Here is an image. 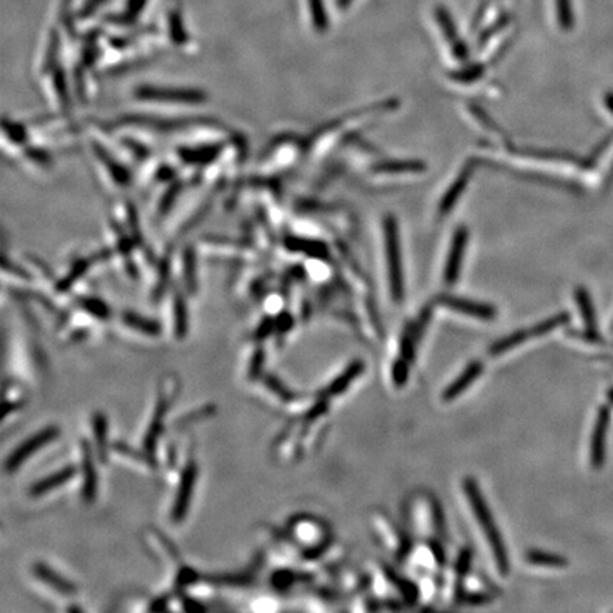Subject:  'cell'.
Segmentation results:
<instances>
[{"label": "cell", "mask_w": 613, "mask_h": 613, "mask_svg": "<svg viewBox=\"0 0 613 613\" xmlns=\"http://www.w3.org/2000/svg\"><path fill=\"white\" fill-rule=\"evenodd\" d=\"M195 578H196V574L194 571H191V569H182L180 574H179L178 582L180 585H186V583H191L192 581H195Z\"/></svg>", "instance_id": "obj_57"}, {"label": "cell", "mask_w": 613, "mask_h": 613, "mask_svg": "<svg viewBox=\"0 0 613 613\" xmlns=\"http://www.w3.org/2000/svg\"><path fill=\"white\" fill-rule=\"evenodd\" d=\"M168 32L169 39L176 46H183L188 41V32L185 29L183 16L179 9H172L168 13Z\"/></svg>", "instance_id": "obj_26"}, {"label": "cell", "mask_w": 613, "mask_h": 613, "mask_svg": "<svg viewBox=\"0 0 613 613\" xmlns=\"http://www.w3.org/2000/svg\"><path fill=\"white\" fill-rule=\"evenodd\" d=\"M296 581V575L290 571H279L272 576V585L277 590H287Z\"/></svg>", "instance_id": "obj_45"}, {"label": "cell", "mask_w": 613, "mask_h": 613, "mask_svg": "<svg viewBox=\"0 0 613 613\" xmlns=\"http://www.w3.org/2000/svg\"><path fill=\"white\" fill-rule=\"evenodd\" d=\"M93 428L95 437V449L100 462L105 463L109 458V424L102 413H95L93 417Z\"/></svg>", "instance_id": "obj_21"}, {"label": "cell", "mask_w": 613, "mask_h": 613, "mask_svg": "<svg viewBox=\"0 0 613 613\" xmlns=\"http://www.w3.org/2000/svg\"><path fill=\"white\" fill-rule=\"evenodd\" d=\"M264 361H265V352L258 346V348L254 351L252 359H250V366H249V378L256 381L261 377V372L264 368Z\"/></svg>", "instance_id": "obj_41"}, {"label": "cell", "mask_w": 613, "mask_h": 613, "mask_svg": "<svg viewBox=\"0 0 613 613\" xmlns=\"http://www.w3.org/2000/svg\"><path fill=\"white\" fill-rule=\"evenodd\" d=\"M364 369H365V364L362 361H355L352 364H350V366L346 368L338 378H335L330 384V386L324 390L323 396L331 397V396L345 392L346 389H348V386L362 374Z\"/></svg>", "instance_id": "obj_16"}, {"label": "cell", "mask_w": 613, "mask_h": 613, "mask_svg": "<svg viewBox=\"0 0 613 613\" xmlns=\"http://www.w3.org/2000/svg\"><path fill=\"white\" fill-rule=\"evenodd\" d=\"M3 134L10 140L15 145H26L29 141V135L26 128L15 121H10L8 118L3 120Z\"/></svg>", "instance_id": "obj_35"}, {"label": "cell", "mask_w": 613, "mask_h": 613, "mask_svg": "<svg viewBox=\"0 0 613 613\" xmlns=\"http://www.w3.org/2000/svg\"><path fill=\"white\" fill-rule=\"evenodd\" d=\"M384 232H385L392 299L396 303H401L405 296V281H404V269H402L401 242H399V229H397V222L392 215L385 218Z\"/></svg>", "instance_id": "obj_2"}, {"label": "cell", "mask_w": 613, "mask_h": 613, "mask_svg": "<svg viewBox=\"0 0 613 613\" xmlns=\"http://www.w3.org/2000/svg\"><path fill=\"white\" fill-rule=\"evenodd\" d=\"M571 321V314L569 312H559L556 315H552L551 318L544 319V321L538 323L536 327L529 328L532 337H544L551 334L552 331H555L559 327H564Z\"/></svg>", "instance_id": "obj_28"}, {"label": "cell", "mask_w": 613, "mask_h": 613, "mask_svg": "<svg viewBox=\"0 0 613 613\" xmlns=\"http://www.w3.org/2000/svg\"><path fill=\"white\" fill-rule=\"evenodd\" d=\"M417 337L415 334V327L413 324L408 326L404 335H402V341H401V354L402 358L412 362L415 358V351H416V342H417Z\"/></svg>", "instance_id": "obj_38"}, {"label": "cell", "mask_w": 613, "mask_h": 613, "mask_svg": "<svg viewBox=\"0 0 613 613\" xmlns=\"http://www.w3.org/2000/svg\"><path fill=\"white\" fill-rule=\"evenodd\" d=\"M510 21V16L509 15H504V16H501L493 26L491 28H489L483 35H482V37H480V40H478V44L480 46H483V44H486L487 43V40L491 37V36H494L498 30H501V29H504L505 26H507V23Z\"/></svg>", "instance_id": "obj_47"}, {"label": "cell", "mask_w": 613, "mask_h": 613, "mask_svg": "<svg viewBox=\"0 0 613 613\" xmlns=\"http://www.w3.org/2000/svg\"><path fill=\"white\" fill-rule=\"evenodd\" d=\"M558 9V20L565 30L571 29L574 26V15L571 8V0H556Z\"/></svg>", "instance_id": "obj_40"}, {"label": "cell", "mask_w": 613, "mask_h": 613, "mask_svg": "<svg viewBox=\"0 0 613 613\" xmlns=\"http://www.w3.org/2000/svg\"><path fill=\"white\" fill-rule=\"evenodd\" d=\"M104 3H106V0H88V2L83 6L82 12L78 13V16L82 17V19L90 17V16H91L93 13H95V10H97L100 6H102Z\"/></svg>", "instance_id": "obj_53"}, {"label": "cell", "mask_w": 613, "mask_h": 613, "mask_svg": "<svg viewBox=\"0 0 613 613\" xmlns=\"http://www.w3.org/2000/svg\"><path fill=\"white\" fill-rule=\"evenodd\" d=\"M607 397H609V401H610V404H613V388L607 390Z\"/></svg>", "instance_id": "obj_60"}, {"label": "cell", "mask_w": 613, "mask_h": 613, "mask_svg": "<svg viewBox=\"0 0 613 613\" xmlns=\"http://www.w3.org/2000/svg\"><path fill=\"white\" fill-rule=\"evenodd\" d=\"M436 20H437V23L440 26L443 35L450 41V44H455V43H458L460 40V37L458 35L456 24L453 23L451 16L449 15V12L444 8H437L436 9Z\"/></svg>", "instance_id": "obj_32"}, {"label": "cell", "mask_w": 613, "mask_h": 613, "mask_svg": "<svg viewBox=\"0 0 613 613\" xmlns=\"http://www.w3.org/2000/svg\"><path fill=\"white\" fill-rule=\"evenodd\" d=\"M265 384H267V386L279 396V397H281L283 401H290V399H292V393L287 389V388H284L283 386V384L276 378V377H269L267 379H265Z\"/></svg>", "instance_id": "obj_50"}, {"label": "cell", "mask_w": 613, "mask_h": 613, "mask_svg": "<svg viewBox=\"0 0 613 613\" xmlns=\"http://www.w3.org/2000/svg\"><path fill=\"white\" fill-rule=\"evenodd\" d=\"M59 50H60V35H59V32L53 30L50 35L48 47L46 51L43 71H50V70L56 68L55 66H56V57L59 56Z\"/></svg>", "instance_id": "obj_37"}, {"label": "cell", "mask_w": 613, "mask_h": 613, "mask_svg": "<svg viewBox=\"0 0 613 613\" xmlns=\"http://www.w3.org/2000/svg\"><path fill=\"white\" fill-rule=\"evenodd\" d=\"M33 571H35V574L37 575L39 579L46 582L48 586H51V588L56 590L57 592H60L63 595H73V594H75L74 585L70 583L68 581H66L59 574H56L50 567H47L44 564H36Z\"/></svg>", "instance_id": "obj_19"}, {"label": "cell", "mask_w": 613, "mask_h": 613, "mask_svg": "<svg viewBox=\"0 0 613 613\" xmlns=\"http://www.w3.org/2000/svg\"><path fill=\"white\" fill-rule=\"evenodd\" d=\"M274 331H276V318L265 317L256 330V338L263 341L264 338H267Z\"/></svg>", "instance_id": "obj_49"}, {"label": "cell", "mask_w": 613, "mask_h": 613, "mask_svg": "<svg viewBox=\"0 0 613 613\" xmlns=\"http://www.w3.org/2000/svg\"><path fill=\"white\" fill-rule=\"evenodd\" d=\"M426 164L422 161H385L374 167L375 173H422Z\"/></svg>", "instance_id": "obj_22"}, {"label": "cell", "mask_w": 613, "mask_h": 613, "mask_svg": "<svg viewBox=\"0 0 613 613\" xmlns=\"http://www.w3.org/2000/svg\"><path fill=\"white\" fill-rule=\"evenodd\" d=\"M527 563L538 567H552V568H563L568 565V559L563 555L540 551V549H531L525 555Z\"/></svg>", "instance_id": "obj_24"}, {"label": "cell", "mask_w": 613, "mask_h": 613, "mask_svg": "<svg viewBox=\"0 0 613 613\" xmlns=\"http://www.w3.org/2000/svg\"><path fill=\"white\" fill-rule=\"evenodd\" d=\"M196 477H198V466L195 462H189L182 471L179 489L172 509V518L175 522H180L186 517V514H188L192 493L196 483Z\"/></svg>", "instance_id": "obj_7"}, {"label": "cell", "mask_w": 613, "mask_h": 613, "mask_svg": "<svg viewBox=\"0 0 613 613\" xmlns=\"http://www.w3.org/2000/svg\"><path fill=\"white\" fill-rule=\"evenodd\" d=\"M292 327H294V317L290 312L284 311L276 317V332L280 335H285Z\"/></svg>", "instance_id": "obj_46"}, {"label": "cell", "mask_w": 613, "mask_h": 613, "mask_svg": "<svg viewBox=\"0 0 613 613\" xmlns=\"http://www.w3.org/2000/svg\"><path fill=\"white\" fill-rule=\"evenodd\" d=\"M409 370H411V362L401 358L395 361L393 368H392V379L393 384L396 385V388H402L409 378Z\"/></svg>", "instance_id": "obj_39"}, {"label": "cell", "mask_w": 613, "mask_h": 613, "mask_svg": "<svg viewBox=\"0 0 613 613\" xmlns=\"http://www.w3.org/2000/svg\"><path fill=\"white\" fill-rule=\"evenodd\" d=\"M529 337H532L531 330H529V331H527V330H518V331H516V332H513V334H510V335H507V337H504V338L496 341V342L490 346L489 352H490L491 357L502 355V354H505L507 351H510V350L517 348L518 345L527 342V339H528Z\"/></svg>", "instance_id": "obj_23"}, {"label": "cell", "mask_w": 613, "mask_h": 613, "mask_svg": "<svg viewBox=\"0 0 613 613\" xmlns=\"http://www.w3.org/2000/svg\"><path fill=\"white\" fill-rule=\"evenodd\" d=\"M135 98L141 101H159L173 104H202L206 101V94L196 88H175V87H156L142 86L135 90Z\"/></svg>", "instance_id": "obj_3"}, {"label": "cell", "mask_w": 613, "mask_h": 613, "mask_svg": "<svg viewBox=\"0 0 613 613\" xmlns=\"http://www.w3.org/2000/svg\"><path fill=\"white\" fill-rule=\"evenodd\" d=\"M484 74V67L482 64H471L463 70L451 73L450 77L453 78V82L458 83H463V84H470L477 82V79Z\"/></svg>", "instance_id": "obj_36"}, {"label": "cell", "mask_w": 613, "mask_h": 613, "mask_svg": "<svg viewBox=\"0 0 613 613\" xmlns=\"http://www.w3.org/2000/svg\"><path fill=\"white\" fill-rule=\"evenodd\" d=\"M78 307L84 310L86 312L91 314L93 317H97L98 319H109L110 317V308L102 300L95 297H79L77 300Z\"/></svg>", "instance_id": "obj_30"}, {"label": "cell", "mask_w": 613, "mask_h": 613, "mask_svg": "<svg viewBox=\"0 0 613 613\" xmlns=\"http://www.w3.org/2000/svg\"><path fill=\"white\" fill-rule=\"evenodd\" d=\"M440 305L458 311L478 319H484V321H491V319L496 318L497 311L493 305L490 304H484V303H478V301H473V300H464V299H459V297H453V296H440L436 300Z\"/></svg>", "instance_id": "obj_9"}, {"label": "cell", "mask_w": 613, "mask_h": 613, "mask_svg": "<svg viewBox=\"0 0 613 613\" xmlns=\"http://www.w3.org/2000/svg\"><path fill=\"white\" fill-rule=\"evenodd\" d=\"M431 551L433 552V555H435L439 565H444L446 564V554H444L443 545H440V543L431 541Z\"/></svg>", "instance_id": "obj_55"}, {"label": "cell", "mask_w": 613, "mask_h": 613, "mask_svg": "<svg viewBox=\"0 0 613 613\" xmlns=\"http://www.w3.org/2000/svg\"><path fill=\"white\" fill-rule=\"evenodd\" d=\"M453 56H455L460 62H466L469 59V47L463 40H459L458 43L451 44Z\"/></svg>", "instance_id": "obj_52"}, {"label": "cell", "mask_w": 613, "mask_h": 613, "mask_svg": "<svg viewBox=\"0 0 613 613\" xmlns=\"http://www.w3.org/2000/svg\"><path fill=\"white\" fill-rule=\"evenodd\" d=\"M471 559H473V554H471V551L469 548H464L459 554L458 561H456V567H455L456 575H458L459 579L464 578L469 574L470 567H471Z\"/></svg>", "instance_id": "obj_43"}, {"label": "cell", "mask_w": 613, "mask_h": 613, "mask_svg": "<svg viewBox=\"0 0 613 613\" xmlns=\"http://www.w3.org/2000/svg\"><path fill=\"white\" fill-rule=\"evenodd\" d=\"M82 449H83L82 464H83V474H84L83 497H84L86 502L90 504L95 500V496H97V471L94 467L91 447L86 440L82 443Z\"/></svg>", "instance_id": "obj_14"}, {"label": "cell", "mask_w": 613, "mask_h": 613, "mask_svg": "<svg viewBox=\"0 0 613 613\" xmlns=\"http://www.w3.org/2000/svg\"><path fill=\"white\" fill-rule=\"evenodd\" d=\"M168 384L164 385L162 392H161V399L158 401L153 417H152V423L148 429V433L144 439V447H145V455L149 459V462H153V456H155V450H156V442L162 433V424H164V416L171 405V399L176 396L178 392V382L175 378H168L167 379Z\"/></svg>", "instance_id": "obj_4"}, {"label": "cell", "mask_w": 613, "mask_h": 613, "mask_svg": "<svg viewBox=\"0 0 613 613\" xmlns=\"http://www.w3.org/2000/svg\"><path fill=\"white\" fill-rule=\"evenodd\" d=\"M467 242H469V230L466 226H460L455 232V234H453L450 252L447 256V263H446V269H444V281L449 285L455 284L459 280L462 261H463Z\"/></svg>", "instance_id": "obj_8"}, {"label": "cell", "mask_w": 613, "mask_h": 613, "mask_svg": "<svg viewBox=\"0 0 613 613\" xmlns=\"http://www.w3.org/2000/svg\"><path fill=\"white\" fill-rule=\"evenodd\" d=\"M182 272H183V280L185 287L189 292H195L198 288V279H196V256L195 249L185 247L183 256H182Z\"/></svg>", "instance_id": "obj_25"}, {"label": "cell", "mask_w": 613, "mask_h": 613, "mask_svg": "<svg viewBox=\"0 0 613 613\" xmlns=\"http://www.w3.org/2000/svg\"><path fill=\"white\" fill-rule=\"evenodd\" d=\"M605 102H606V106L609 109V111H610L612 115H613V93L606 94V97H605Z\"/></svg>", "instance_id": "obj_58"}, {"label": "cell", "mask_w": 613, "mask_h": 613, "mask_svg": "<svg viewBox=\"0 0 613 613\" xmlns=\"http://www.w3.org/2000/svg\"><path fill=\"white\" fill-rule=\"evenodd\" d=\"M93 149L101 165H104L105 172L109 173V176L114 180V183L121 186V188H126V186L131 183L129 171L122 164H120L117 159H114L100 144L93 142Z\"/></svg>", "instance_id": "obj_13"}, {"label": "cell", "mask_w": 613, "mask_h": 613, "mask_svg": "<svg viewBox=\"0 0 613 613\" xmlns=\"http://www.w3.org/2000/svg\"><path fill=\"white\" fill-rule=\"evenodd\" d=\"M350 3H351V0H337V6L339 9H346L350 6Z\"/></svg>", "instance_id": "obj_59"}, {"label": "cell", "mask_w": 613, "mask_h": 613, "mask_svg": "<svg viewBox=\"0 0 613 613\" xmlns=\"http://www.w3.org/2000/svg\"><path fill=\"white\" fill-rule=\"evenodd\" d=\"M483 372V362L482 361H473L463 372L453 381L442 393V399L444 402H451L462 395Z\"/></svg>", "instance_id": "obj_11"}, {"label": "cell", "mask_w": 613, "mask_h": 613, "mask_svg": "<svg viewBox=\"0 0 613 613\" xmlns=\"http://www.w3.org/2000/svg\"><path fill=\"white\" fill-rule=\"evenodd\" d=\"M575 301L579 307V311L582 314L583 323L586 327V331L590 332H595L598 334V323H596V312L594 308V303L592 299L590 296V292L586 291V288L583 287H578L575 290Z\"/></svg>", "instance_id": "obj_17"}, {"label": "cell", "mask_w": 613, "mask_h": 613, "mask_svg": "<svg viewBox=\"0 0 613 613\" xmlns=\"http://www.w3.org/2000/svg\"><path fill=\"white\" fill-rule=\"evenodd\" d=\"M173 317H175V335L176 338H185L188 332V308L180 292H176L173 297Z\"/></svg>", "instance_id": "obj_27"}, {"label": "cell", "mask_w": 613, "mask_h": 613, "mask_svg": "<svg viewBox=\"0 0 613 613\" xmlns=\"http://www.w3.org/2000/svg\"><path fill=\"white\" fill-rule=\"evenodd\" d=\"M470 110H471L473 115H474L480 122H482L486 128H489L490 131H494V132H501V128L497 126V124L489 117V114H486L482 109H480L478 105H470Z\"/></svg>", "instance_id": "obj_48"}, {"label": "cell", "mask_w": 613, "mask_h": 613, "mask_svg": "<svg viewBox=\"0 0 613 613\" xmlns=\"http://www.w3.org/2000/svg\"><path fill=\"white\" fill-rule=\"evenodd\" d=\"M179 191H180V183H175V185L171 186L169 191H167V194L162 196L161 202H159L158 213H159V211H161V213H167V211L171 209V206L173 205L175 199H176L178 195H179Z\"/></svg>", "instance_id": "obj_44"}, {"label": "cell", "mask_w": 613, "mask_h": 613, "mask_svg": "<svg viewBox=\"0 0 613 613\" xmlns=\"http://www.w3.org/2000/svg\"><path fill=\"white\" fill-rule=\"evenodd\" d=\"M26 158H28L29 161H32L33 164L40 165V167H48L51 164V156L48 155V152L44 149H40L37 147H35V148L30 147V148L26 149Z\"/></svg>", "instance_id": "obj_42"}, {"label": "cell", "mask_w": 613, "mask_h": 613, "mask_svg": "<svg viewBox=\"0 0 613 613\" xmlns=\"http://www.w3.org/2000/svg\"><path fill=\"white\" fill-rule=\"evenodd\" d=\"M53 88H55L56 97L62 105L63 110H67L70 106V98H68V86H67V79H66V74L63 71L62 67H56L55 71H53Z\"/></svg>", "instance_id": "obj_31"}, {"label": "cell", "mask_w": 613, "mask_h": 613, "mask_svg": "<svg viewBox=\"0 0 613 613\" xmlns=\"http://www.w3.org/2000/svg\"><path fill=\"white\" fill-rule=\"evenodd\" d=\"M612 331H613V323H612Z\"/></svg>", "instance_id": "obj_61"}, {"label": "cell", "mask_w": 613, "mask_h": 613, "mask_svg": "<svg viewBox=\"0 0 613 613\" xmlns=\"http://www.w3.org/2000/svg\"><path fill=\"white\" fill-rule=\"evenodd\" d=\"M148 0H128L126 3V12L124 15H114V16H109L106 20L111 21L113 24H121V26H129L134 23L141 13L144 12L145 6H147Z\"/></svg>", "instance_id": "obj_29"}, {"label": "cell", "mask_w": 613, "mask_h": 613, "mask_svg": "<svg viewBox=\"0 0 613 613\" xmlns=\"http://www.w3.org/2000/svg\"><path fill=\"white\" fill-rule=\"evenodd\" d=\"M459 599L463 601L464 603H471V605H483L487 603L489 601V598L483 594H466V592H460Z\"/></svg>", "instance_id": "obj_51"}, {"label": "cell", "mask_w": 613, "mask_h": 613, "mask_svg": "<svg viewBox=\"0 0 613 613\" xmlns=\"http://www.w3.org/2000/svg\"><path fill=\"white\" fill-rule=\"evenodd\" d=\"M121 319L126 327L135 330L138 332H142L145 335H149V337H158V335H161V332H162L161 326H159L156 321H153V319L145 318V317L135 314V312H131V311L122 312Z\"/></svg>", "instance_id": "obj_20"}, {"label": "cell", "mask_w": 613, "mask_h": 613, "mask_svg": "<svg viewBox=\"0 0 613 613\" xmlns=\"http://www.w3.org/2000/svg\"><path fill=\"white\" fill-rule=\"evenodd\" d=\"M327 409H328V404H327V401H321V402H318L307 415H305V420L308 419V422H311V420H314V419H317V417H319V416H323L326 412H327Z\"/></svg>", "instance_id": "obj_54"}, {"label": "cell", "mask_w": 613, "mask_h": 613, "mask_svg": "<svg viewBox=\"0 0 613 613\" xmlns=\"http://www.w3.org/2000/svg\"><path fill=\"white\" fill-rule=\"evenodd\" d=\"M74 474H75V469L74 467H66V469H63V470H60V471H57L55 474L48 475L47 478L40 480L39 483H36L32 487L30 494L36 496V497L47 494V493L53 491L55 489L66 484L67 482H70V480L74 477Z\"/></svg>", "instance_id": "obj_18"}, {"label": "cell", "mask_w": 613, "mask_h": 613, "mask_svg": "<svg viewBox=\"0 0 613 613\" xmlns=\"http://www.w3.org/2000/svg\"><path fill=\"white\" fill-rule=\"evenodd\" d=\"M90 260H86V258H82V260H77L74 264H73V267H71V270H70V273L63 279V280H60L59 281V284H57V290L59 291H67L78 279H82L83 276H84V273L88 270V267H90Z\"/></svg>", "instance_id": "obj_33"}, {"label": "cell", "mask_w": 613, "mask_h": 613, "mask_svg": "<svg viewBox=\"0 0 613 613\" xmlns=\"http://www.w3.org/2000/svg\"><path fill=\"white\" fill-rule=\"evenodd\" d=\"M463 490L469 498L470 507L473 510L474 517L477 518L480 528H482L484 537L487 538L494 561L497 565V569L501 575H507L510 572V563H509V552L505 548L504 540L501 537V532L498 531L496 525V520L489 509V505L480 491L478 483L474 478L467 477L463 480Z\"/></svg>", "instance_id": "obj_1"}, {"label": "cell", "mask_w": 613, "mask_h": 613, "mask_svg": "<svg viewBox=\"0 0 613 613\" xmlns=\"http://www.w3.org/2000/svg\"><path fill=\"white\" fill-rule=\"evenodd\" d=\"M610 424V408L603 405L598 411L596 422L591 440V464L595 470H601L606 460V440Z\"/></svg>", "instance_id": "obj_6"}, {"label": "cell", "mask_w": 613, "mask_h": 613, "mask_svg": "<svg viewBox=\"0 0 613 613\" xmlns=\"http://www.w3.org/2000/svg\"><path fill=\"white\" fill-rule=\"evenodd\" d=\"M433 514H435V521H436L435 524H436L437 531L443 532L444 534V517H443V513H442L437 502H435V505H433Z\"/></svg>", "instance_id": "obj_56"}, {"label": "cell", "mask_w": 613, "mask_h": 613, "mask_svg": "<svg viewBox=\"0 0 613 613\" xmlns=\"http://www.w3.org/2000/svg\"><path fill=\"white\" fill-rule=\"evenodd\" d=\"M474 165L475 161H470L467 162V165L462 169V172L459 173V176L456 178V180L450 185V188L446 191L444 196L440 200L439 205V216L443 218L446 216L447 213L455 207V205L458 203V200L460 199V196L463 195L464 189L467 188V185L470 182V178L474 172Z\"/></svg>", "instance_id": "obj_10"}, {"label": "cell", "mask_w": 613, "mask_h": 613, "mask_svg": "<svg viewBox=\"0 0 613 613\" xmlns=\"http://www.w3.org/2000/svg\"><path fill=\"white\" fill-rule=\"evenodd\" d=\"M285 247L290 252L304 253L310 257L315 258H327L328 257V246L319 240H308L301 237H288L285 240Z\"/></svg>", "instance_id": "obj_15"}, {"label": "cell", "mask_w": 613, "mask_h": 613, "mask_svg": "<svg viewBox=\"0 0 613 613\" xmlns=\"http://www.w3.org/2000/svg\"><path fill=\"white\" fill-rule=\"evenodd\" d=\"M57 436H59V429L56 428V426H48V428H46V429L40 431L39 433H36L35 436L29 437L28 440L23 442L19 447H16L15 451L8 458L6 470L9 473L16 471L26 460H28L30 456H33V453H36L41 447L47 446Z\"/></svg>", "instance_id": "obj_5"}, {"label": "cell", "mask_w": 613, "mask_h": 613, "mask_svg": "<svg viewBox=\"0 0 613 613\" xmlns=\"http://www.w3.org/2000/svg\"><path fill=\"white\" fill-rule=\"evenodd\" d=\"M223 144H206L195 148H180L179 159L188 165H207L222 153Z\"/></svg>", "instance_id": "obj_12"}, {"label": "cell", "mask_w": 613, "mask_h": 613, "mask_svg": "<svg viewBox=\"0 0 613 613\" xmlns=\"http://www.w3.org/2000/svg\"><path fill=\"white\" fill-rule=\"evenodd\" d=\"M312 26L317 32H326L328 28V17L323 0H308Z\"/></svg>", "instance_id": "obj_34"}]
</instances>
